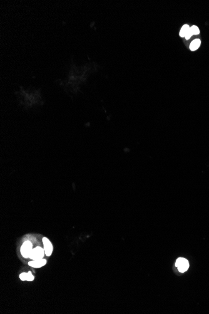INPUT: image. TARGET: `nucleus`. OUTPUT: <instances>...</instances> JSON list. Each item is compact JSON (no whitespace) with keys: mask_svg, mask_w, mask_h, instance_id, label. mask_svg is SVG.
I'll return each instance as SVG.
<instances>
[{"mask_svg":"<svg viewBox=\"0 0 209 314\" xmlns=\"http://www.w3.org/2000/svg\"><path fill=\"white\" fill-rule=\"evenodd\" d=\"M88 68L85 66L76 67L75 64H72L68 73L67 83L72 87H76L82 84L86 77Z\"/></svg>","mask_w":209,"mask_h":314,"instance_id":"nucleus-1","label":"nucleus"},{"mask_svg":"<svg viewBox=\"0 0 209 314\" xmlns=\"http://www.w3.org/2000/svg\"><path fill=\"white\" fill-rule=\"evenodd\" d=\"M45 255V252L44 248H41L40 246H37V247L33 248V250L30 255V257H29V258H30L33 260H40V259L43 258Z\"/></svg>","mask_w":209,"mask_h":314,"instance_id":"nucleus-2","label":"nucleus"},{"mask_svg":"<svg viewBox=\"0 0 209 314\" xmlns=\"http://www.w3.org/2000/svg\"><path fill=\"white\" fill-rule=\"evenodd\" d=\"M33 250V245L30 241H26L25 242L22 246H21V254L22 256L25 258H28L30 257V255Z\"/></svg>","mask_w":209,"mask_h":314,"instance_id":"nucleus-3","label":"nucleus"},{"mask_svg":"<svg viewBox=\"0 0 209 314\" xmlns=\"http://www.w3.org/2000/svg\"><path fill=\"white\" fill-rule=\"evenodd\" d=\"M175 266L178 270L181 273L185 272L189 268V263L184 258H178L175 262Z\"/></svg>","mask_w":209,"mask_h":314,"instance_id":"nucleus-4","label":"nucleus"},{"mask_svg":"<svg viewBox=\"0 0 209 314\" xmlns=\"http://www.w3.org/2000/svg\"><path fill=\"white\" fill-rule=\"evenodd\" d=\"M43 243L44 246V250L45 252V255L47 257L51 256L53 252V246L50 241L46 237L43 238Z\"/></svg>","mask_w":209,"mask_h":314,"instance_id":"nucleus-5","label":"nucleus"},{"mask_svg":"<svg viewBox=\"0 0 209 314\" xmlns=\"http://www.w3.org/2000/svg\"><path fill=\"white\" fill-rule=\"evenodd\" d=\"M46 264V260L44 258L40 259V260H33L31 261L28 262L29 265L33 268H39L42 267H44Z\"/></svg>","mask_w":209,"mask_h":314,"instance_id":"nucleus-6","label":"nucleus"},{"mask_svg":"<svg viewBox=\"0 0 209 314\" xmlns=\"http://www.w3.org/2000/svg\"><path fill=\"white\" fill-rule=\"evenodd\" d=\"M201 41L200 39H196L193 40L190 45V50L191 51H196L200 46Z\"/></svg>","mask_w":209,"mask_h":314,"instance_id":"nucleus-7","label":"nucleus"},{"mask_svg":"<svg viewBox=\"0 0 209 314\" xmlns=\"http://www.w3.org/2000/svg\"><path fill=\"white\" fill-rule=\"evenodd\" d=\"M190 28V27L189 26V25H184L182 27L181 31H180V32H179V35L181 36V37H182V38L185 37V35H186V34L187 33V32H188L189 31Z\"/></svg>","mask_w":209,"mask_h":314,"instance_id":"nucleus-8","label":"nucleus"},{"mask_svg":"<svg viewBox=\"0 0 209 314\" xmlns=\"http://www.w3.org/2000/svg\"><path fill=\"white\" fill-rule=\"evenodd\" d=\"M190 31L192 33V35H199L200 33V30L198 26H196V25H193L192 26L190 27Z\"/></svg>","mask_w":209,"mask_h":314,"instance_id":"nucleus-9","label":"nucleus"},{"mask_svg":"<svg viewBox=\"0 0 209 314\" xmlns=\"http://www.w3.org/2000/svg\"><path fill=\"white\" fill-rule=\"evenodd\" d=\"M34 276L32 275L31 272H28L26 273V281H33L34 280Z\"/></svg>","mask_w":209,"mask_h":314,"instance_id":"nucleus-10","label":"nucleus"},{"mask_svg":"<svg viewBox=\"0 0 209 314\" xmlns=\"http://www.w3.org/2000/svg\"><path fill=\"white\" fill-rule=\"evenodd\" d=\"M26 273H25V272H23L22 273H21L19 275L20 280H22V281H26Z\"/></svg>","mask_w":209,"mask_h":314,"instance_id":"nucleus-11","label":"nucleus"},{"mask_svg":"<svg viewBox=\"0 0 209 314\" xmlns=\"http://www.w3.org/2000/svg\"><path fill=\"white\" fill-rule=\"evenodd\" d=\"M192 35H192V32H191V31H190V28L189 31L188 32H187V33L186 34V35H185V38H186V40H189V39L192 37Z\"/></svg>","mask_w":209,"mask_h":314,"instance_id":"nucleus-12","label":"nucleus"}]
</instances>
